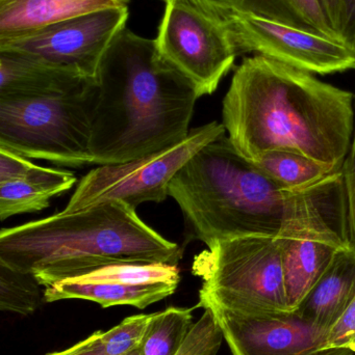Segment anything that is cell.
I'll return each instance as SVG.
<instances>
[{"label": "cell", "mask_w": 355, "mask_h": 355, "mask_svg": "<svg viewBox=\"0 0 355 355\" xmlns=\"http://www.w3.org/2000/svg\"><path fill=\"white\" fill-rule=\"evenodd\" d=\"M202 281L197 308L217 304L240 313L289 312L276 240L249 236L218 242L195 257Z\"/></svg>", "instance_id": "52a82bcc"}, {"label": "cell", "mask_w": 355, "mask_h": 355, "mask_svg": "<svg viewBox=\"0 0 355 355\" xmlns=\"http://www.w3.org/2000/svg\"><path fill=\"white\" fill-rule=\"evenodd\" d=\"M195 309L197 306H171L162 312L154 313L140 347V355H176L195 324Z\"/></svg>", "instance_id": "d6986e66"}, {"label": "cell", "mask_w": 355, "mask_h": 355, "mask_svg": "<svg viewBox=\"0 0 355 355\" xmlns=\"http://www.w3.org/2000/svg\"><path fill=\"white\" fill-rule=\"evenodd\" d=\"M177 284L129 286L116 283H81L73 279H64L45 288V302L60 300H90L102 308L131 306L145 309L174 294Z\"/></svg>", "instance_id": "2e32d148"}, {"label": "cell", "mask_w": 355, "mask_h": 355, "mask_svg": "<svg viewBox=\"0 0 355 355\" xmlns=\"http://www.w3.org/2000/svg\"><path fill=\"white\" fill-rule=\"evenodd\" d=\"M90 149L93 164H120L177 145L189 135L198 98L154 40L125 27L96 79Z\"/></svg>", "instance_id": "7a4b0ae2"}, {"label": "cell", "mask_w": 355, "mask_h": 355, "mask_svg": "<svg viewBox=\"0 0 355 355\" xmlns=\"http://www.w3.org/2000/svg\"><path fill=\"white\" fill-rule=\"evenodd\" d=\"M183 257L179 244L163 237L122 200L56 213L0 232V263L33 273L45 288L108 265L177 266Z\"/></svg>", "instance_id": "3957f363"}, {"label": "cell", "mask_w": 355, "mask_h": 355, "mask_svg": "<svg viewBox=\"0 0 355 355\" xmlns=\"http://www.w3.org/2000/svg\"><path fill=\"white\" fill-rule=\"evenodd\" d=\"M297 191L267 176L225 135L202 148L168 187L185 218L188 240L208 248L235 238H276Z\"/></svg>", "instance_id": "277c9868"}, {"label": "cell", "mask_w": 355, "mask_h": 355, "mask_svg": "<svg viewBox=\"0 0 355 355\" xmlns=\"http://www.w3.org/2000/svg\"><path fill=\"white\" fill-rule=\"evenodd\" d=\"M223 339L222 331L214 316L210 313H204L192 327L176 355H217Z\"/></svg>", "instance_id": "d4e9b609"}, {"label": "cell", "mask_w": 355, "mask_h": 355, "mask_svg": "<svg viewBox=\"0 0 355 355\" xmlns=\"http://www.w3.org/2000/svg\"><path fill=\"white\" fill-rule=\"evenodd\" d=\"M220 327L233 355H314L329 349V329L296 311L240 313L217 304H204Z\"/></svg>", "instance_id": "7c38bea8"}, {"label": "cell", "mask_w": 355, "mask_h": 355, "mask_svg": "<svg viewBox=\"0 0 355 355\" xmlns=\"http://www.w3.org/2000/svg\"><path fill=\"white\" fill-rule=\"evenodd\" d=\"M154 42L198 98L218 89L240 54L229 8L220 0H169Z\"/></svg>", "instance_id": "ba28073f"}, {"label": "cell", "mask_w": 355, "mask_h": 355, "mask_svg": "<svg viewBox=\"0 0 355 355\" xmlns=\"http://www.w3.org/2000/svg\"><path fill=\"white\" fill-rule=\"evenodd\" d=\"M94 83L96 80L71 69L0 52V98L63 96L81 91Z\"/></svg>", "instance_id": "4fadbf2b"}, {"label": "cell", "mask_w": 355, "mask_h": 355, "mask_svg": "<svg viewBox=\"0 0 355 355\" xmlns=\"http://www.w3.org/2000/svg\"><path fill=\"white\" fill-rule=\"evenodd\" d=\"M96 83L41 98H0V148L67 168L93 166L90 149Z\"/></svg>", "instance_id": "8992f818"}, {"label": "cell", "mask_w": 355, "mask_h": 355, "mask_svg": "<svg viewBox=\"0 0 355 355\" xmlns=\"http://www.w3.org/2000/svg\"><path fill=\"white\" fill-rule=\"evenodd\" d=\"M63 192L60 188L24 181L0 183V219L45 210L51 198Z\"/></svg>", "instance_id": "7402d4cb"}, {"label": "cell", "mask_w": 355, "mask_h": 355, "mask_svg": "<svg viewBox=\"0 0 355 355\" xmlns=\"http://www.w3.org/2000/svg\"><path fill=\"white\" fill-rule=\"evenodd\" d=\"M165 2L169 1V0H164Z\"/></svg>", "instance_id": "1f68e13d"}, {"label": "cell", "mask_w": 355, "mask_h": 355, "mask_svg": "<svg viewBox=\"0 0 355 355\" xmlns=\"http://www.w3.org/2000/svg\"><path fill=\"white\" fill-rule=\"evenodd\" d=\"M222 120L229 141L250 162L283 150L341 171L354 139V96L256 54L236 70Z\"/></svg>", "instance_id": "6da1fadb"}, {"label": "cell", "mask_w": 355, "mask_h": 355, "mask_svg": "<svg viewBox=\"0 0 355 355\" xmlns=\"http://www.w3.org/2000/svg\"><path fill=\"white\" fill-rule=\"evenodd\" d=\"M344 184L347 200L348 223H349L350 241L355 250V128L349 153L344 162Z\"/></svg>", "instance_id": "4316f807"}, {"label": "cell", "mask_w": 355, "mask_h": 355, "mask_svg": "<svg viewBox=\"0 0 355 355\" xmlns=\"http://www.w3.org/2000/svg\"><path fill=\"white\" fill-rule=\"evenodd\" d=\"M240 54L254 52L312 74L355 70V48L291 25L229 8Z\"/></svg>", "instance_id": "8fae6325"}, {"label": "cell", "mask_w": 355, "mask_h": 355, "mask_svg": "<svg viewBox=\"0 0 355 355\" xmlns=\"http://www.w3.org/2000/svg\"><path fill=\"white\" fill-rule=\"evenodd\" d=\"M314 355H354V354L347 349H327Z\"/></svg>", "instance_id": "4dcf8cb0"}, {"label": "cell", "mask_w": 355, "mask_h": 355, "mask_svg": "<svg viewBox=\"0 0 355 355\" xmlns=\"http://www.w3.org/2000/svg\"><path fill=\"white\" fill-rule=\"evenodd\" d=\"M340 33L344 42L355 48V0H344Z\"/></svg>", "instance_id": "f1b7e54d"}, {"label": "cell", "mask_w": 355, "mask_h": 355, "mask_svg": "<svg viewBox=\"0 0 355 355\" xmlns=\"http://www.w3.org/2000/svg\"><path fill=\"white\" fill-rule=\"evenodd\" d=\"M47 355H106L102 349L99 340V331H95L93 335L85 338L83 341L79 342L75 345L53 354ZM129 355H140V349Z\"/></svg>", "instance_id": "83f0119b"}, {"label": "cell", "mask_w": 355, "mask_h": 355, "mask_svg": "<svg viewBox=\"0 0 355 355\" xmlns=\"http://www.w3.org/2000/svg\"><path fill=\"white\" fill-rule=\"evenodd\" d=\"M35 275L0 263V310L28 316L45 302Z\"/></svg>", "instance_id": "44dd1931"}, {"label": "cell", "mask_w": 355, "mask_h": 355, "mask_svg": "<svg viewBox=\"0 0 355 355\" xmlns=\"http://www.w3.org/2000/svg\"><path fill=\"white\" fill-rule=\"evenodd\" d=\"M127 4L129 0H0V40L27 35L81 15Z\"/></svg>", "instance_id": "5bb4252c"}, {"label": "cell", "mask_w": 355, "mask_h": 355, "mask_svg": "<svg viewBox=\"0 0 355 355\" xmlns=\"http://www.w3.org/2000/svg\"><path fill=\"white\" fill-rule=\"evenodd\" d=\"M329 349H347L355 354V296L341 318L329 329Z\"/></svg>", "instance_id": "484cf974"}, {"label": "cell", "mask_w": 355, "mask_h": 355, "mask_svg": "<svg viewBox=\"0 0 355 355\" xmlns=\"http://www.w3.org/2000/svg\"><path fill=\"white\" fill-rule=\"evenodd\" d=\"M127 19V6L81 15L27 35L0 40V52L71 69L96 80L106 51L126 27Z\"/></svg>", "instance_id": "30bf717a"}, {"label": "cell", "mask_w": 355, "mask_h": 355, "mask_svg": "<svg viewBox=\"0 0 355 355\" xmlns=\"http://www.w3.org/2000/svg\"><path fill=\"white\" fill-rule=\"evenodd\" d=\"M290 311H295L335 257L352 248L343 172L298 190L275 238Z\"/></svg>", "instance_id": "5b68a950"}, {"label": "cell", "mask_w": 355, "mask_h": 355, "mask_svg": "<svg viewBox=\"0 0 355 355\" xmlns=\"http://www.w3.org/2000/svg\"><path fill=\"white\" fill-rule=\"evenodd\" d=\"M8 181L52 186L65 192L74 186L77 179L72 172L37 166L22 156L0 148V183Z\"/></svg>", "instance_id": "603a6c76"}, {"label": "cell", "mask_w": 355, "mask_h": 355, "mask_svg": "<svg viewBox=\"0 0 355 355\" xmlns=\"http://www.w3.org/2000/svg\"><path fill=\"white\" fill-rule=\"evenodd\" d=\"M252 162L288 190L304 189L339 172L304 154L283 150L265 152Z\"/></svg>", "instance_id": "ac0fdd59"}, {"label": "cell", "mask_w": 355, "mask_h": 355, "mask_svg": "<svg viewBox=\"0 0 355 355\" xmlns=\"http://www.w3.org/2000/svg\"><path fill=\"white\" fill-rule=\"evenodd\" d=\"M355 296V250H342L300 302L296 312L314 324L329 329Z\"/></svg>", "instance_id": "9a60e30c"}, {"label": "cell", "mask_w": 355, "mask_h": 355, "mask_svg": "<svg viewBox=\"0 0 355 355\" xmlns=\"http://www.w3.org/2000/svg\"><path fill=\"white\" fill-rule=\"evenodd\" d=\"M151 318L152 314L135 315L108 331H99L102 349L106 355H129L138 352Z\"/></svg>", "instance_id": "cb8c5ba5"}, {"label": "cell", "mask_w": 355, "mask_h": 355, "mask_svg": "<svg viewBox=\"0 0 355 355\" xmlns=\"http://www.w3.org/2000/svg\"><path fill=\"white\" fill-rule=\"evenodd\" d=\"M237 12L297 27L331 39H341L322 12L318 0H220ZM346 43V42H345Z\"/></svg>", "instance_id": "e0dca14e"}, {"label": "cell", "mask_w": 355, "mask_h": 355, "mask_svg": "<svg viewBox=\"0 0 355 355\" xmlns=\"http://www.w3.org/2000/svg\"><path fill=\"white\" fill-rule=\"evenodd\" d=\"M225 132L222 123L214 121L191 129L183 141L162 151L125 164L99 166L83 177L60 212L71 214L115 200L135 208L144 202H164L175 175L202 148Z\"/></svg>", "instance_id": "9c48e42d"}, {"label": "cell", "mask_w": 355, "mask_h": 355, "mask_svg": "<svg viewBox=\"0 0 355 355\" xmlns=\"http://www.w3.org/2000/svg\"><path fill=\"white\" fill-rule=\"evenodd\" d=\"M81 283H116L129 286L177 284L181 281L179 267L160 263H123L108 265L87 275L74 277Z\"/></svg>", "instance_id": "ffe728a7"}, {"label": "cell", "mask_w": 355, "mask_h": 355, "mask_svg": "<svg viewBox=\"0 0 355 355\" xmlns=\"http://www.w3.org/2000/svg\"><path fill=\"white\" fill-rule=\"evenodd\" d=\"M318 2L329 24L341 37L340 31H341L342 16H343L344 0H318Z\"/></svg>", "instance_id": "f546056e"}]
</instances>
